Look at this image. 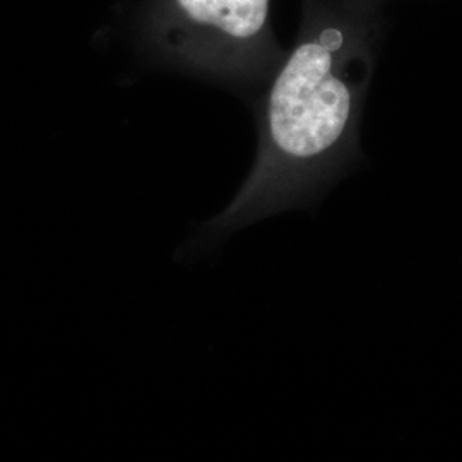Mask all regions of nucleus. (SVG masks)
I'll use <instances>...</instances> for the list:
<instances>
[{
  "mask_svg": "<svg viewBox=\"0 0 462 462\" xmlns=\"http://www.w3.org/2000/svg\"><path fill=\"white\" fill-rule=\"evenodd\" d=\"M146 36L173 64L238 84L273 78L284 59L271 0H156Z\"/></svg>",
  "mask_w": 462,
  "mask_h": 462,
  "instance_id": "f03ea898",
  "label": "nucleus"
},
{
  "mask_svg": "<svg viewBox=\"0 0 462 462\" xmlns=\"http://www.w3.org/2000/svg\"><path fill=\"white\" fill-rule=\"evenodd\" d=\"M379 2H383V0H379Z\"/></svg>",
  "mask_w": 462,
  "mask_h": 462,
  "instance_id": "7ed1b4c3",
  "label": "nucleus"
},
{
  "mask_svg": "<svg viewBox=\"0 0 462 462\" xmlns=\"http://www.w3.org/2000/svg\"><path fill=\"white\" fill-rule=\"evenodd\" d=\"M380 7L379 0H303L297 42L261 106L255 165L213 230L228 233L300 206L362 158Z\"/></svg>",
  "mask_w": 462,
  "mask_h": 462,
  "instance_id": "f257e3e1",
  "label": "nucleus"
}]
</instances>
